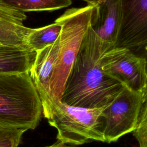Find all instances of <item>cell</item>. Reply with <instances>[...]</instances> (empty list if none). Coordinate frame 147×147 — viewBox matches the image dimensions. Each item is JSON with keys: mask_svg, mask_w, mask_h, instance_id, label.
I'll return each mask as SVG.
<instances>
[{"mask_svg": "<svg viewBox=\"0 0 147 147\" xmlns=\"http://www.w3.org/2000/svg\"><path fill=\"white\" fill-rule=\"evenodd\" d=\"M109 49L90 25L67 78L61 103L96 109H104L113 102L124 86L101 69L99 59Z\"/></svg>", "mask_w": 147, "mask_h": 147, "instance_id": "6da1fadb", "label": "cell"}, {"mask_svg": "<svg viewBox=\"0 0 147 147\" xmlns=\"http://www.w3.org/2000/svg\"><path fill=\"white\" fill-rule=\"evenodd\" d=\"M42 107L29 72L0 73V127L34 129Z\"/></svg>", "mask_w": 147, "mask_h": 147, "instance_id": "7a4b0ae2", "label": "cell"}, {"mask_svg": "<svg viewBox=\"0 0 147 147\" xmlns=\"http://www.w3.org/2000/svg\"><path fill=\"white\" fill-rule=\"evenodd\" d=\"M94 5L67 9L56 20L61 25L59 44L50 80V100L45 111L52 103L60 101L64 88L83 39L91 25Z\"/></svg>", "mask_w": 147, "mask_h": 147, "instance_id": "3957f363", "label": "cell"}, {"mask_svg": "<svg viewBox=\"0 0 147 147\" xmlns=\"http://www.w3.org/2000/svg\"><path fill=\"white\" fill-rule=\"evenodd\" d=\"M103 109L69 106L59 101L51 104L42 114L57 129L59 141L79 145L91 141L105 142Z\"/></svg>", "mask_w": 147, "mask_h": 147, "instance_id": "277c9868", "label": "cell"}, {"mask_svg": "<svg viewBox=\"0 0 147 147\" xmlns=\"http://www.w3.org/2000/svg\"><path fill=\"white\" fill-rule=\"evenodd\" d=\"M146 101L147 94L134 92L124 86L113 102L102 111L105 142H115L132 132L142 106Z\"/></svg>", "mask_w": 147, "mask_h": 147, "instance_id": "5b68a950", "label": "cell"}, {"mask_svg": "<svg viewBox=\"0 0 147 147\" xmlns=\"http://www.w3.org/2000/svg\"><path fill=\"white\" fill-rule=\"evenodd\" d=\"M146 58L137 56L130 49L113 47L99 59L102 71L130 90L147 94Z\"/></svg>", "mask_w": 147, "mask_h": 147, "instance_id": "8992f818", "label": "cell"}, {"mask_svg": "<svg viewBox=\"0 0 147 147\" xmlns=\"http://www.w3.org/2000/svg\"><path fill=\"white\" fill-rule=\"evenodd\" d=\"M121 20L114 47L126 48L146 58L147 0H121Z\"/></svg>", "mask_w": 147, "mask_h": 147, "instance_id": "52a82bcc", "label": "cell"}, {"mask_svg": "<svg viewBox=\"0 0 147 147\" xmlns=\"http://www.w3.org/2000/svg\"><path fill=\"white\" fill-rule=\"evenodd\" d=\"M121 20V0H102L94 5L91 27L109 49L116 43Z\"/></svg>", "mask_w": 147, "mask_h": 147, "instance_id": "ba28073f", "label": "cell"}, {"mask_svg": "<svg viewBox=\"0 0 147 147\" xmlns=\"http://www.w3.org/2000/svg\"><path fill=\"white\" fill-rule=\"evenodd\" d=\"M59 44V39L51 45L37 51L29 75L41 99L42 110L49 103L50 80Z\"/></svg>", "mask_w": 147, "mask_h": 147, "instance_id": "9c48e42d", "label": "cell"}, {"mask_svg": "<svg viewBox=\"0 0 147 147\" xmlns=\"http://www.w3.org/2000/svg\"><path fill=\"white\" fill-rule=\"evenodd\" d=\"M25 13L0 5V45L28 49V35L32 30L24 26Z\"/></svg>", "mask_w": 147, "mask_h": 147, "instance_id": "30bf717a", "label": "cell"}, {"mask_svg": "<svg viewBox=\"0 0 147 147\" xmlns=\"http://www.w3.org/2000/svg\"><path fill=\"white\" fill-rule=\"evenodd\" d=\"M36 53L26 49L0 47V73L29 72Z\"/></svg>", "mask_w": 147, "mask_h": 147, "instance_id": "8fae6325", "label": "cell"}, {"mask_svg": "<svg viewBox=\"0 0 147 147\" xmlns=\"http://www.w3.org/2000/svg\"><path fill=\"white\" fill-rule=\"evenodd\" d=\"M72 0H0V5L25 13L52 11L70 6Z\"/></svg>", "mask_w": 147, "mask_h": 147, "instance_id": "7c38bea8", "label": "cell"}, {"mask_svg": "<svg viewBox=\"0 0 147 147\" xmlns=\"http://www.w3.org/2000/svg\"><path fill=\"white\" fill-rule=\"evenodd\" d=\"M60 30L61 25L56 21L41 28L32 29L26 38L28 49L36 52L52 44L58 38Z\"/></svg>", "mask_w": 147, "mask_h": 147, "instance_id": "4fadbf2b", "label": "cell"}, {"mask_svg": "<svg viewBox=\"0 0 147 147\" xmlns=\"http://www.w3.org/2000/svg\"><path fill=\"white\" fill-rule=\"evenodd\" d=\"M26 131L23 129L0 127V147H18Z\"/></svg>", "mask_w": 147, "mask_h": 147, "instance_id": "5bb4252c", "label": "cell"}, {"mask_svg": "<svg viewBox=\"0 0 147 147\" xmlns=\"http://www.w3.org/2000/svg\"><path fill=\"white\" fill-rule=\"evenodd\" d=\"M132 132L140 147H147V101L142 106L137 123Z\"/></svg>", "mask_w": 147, "mask_h": 147, "instance_id": "9a60e30c", "label": "cell"}, {"mask_svg": "<svg viewBox=\"0 0 147 147\" xmlns=\"http://www.w3.org/2000/svg\"><path fill=\"white\" fill-rule=\"evenodd\" d=\"M45 147H75V145H66V144H65L64 142L59 141L58 142L55 143L52 145L45 146Z\"/></svg>", "mask_w": 147, "mask_h": 147, "instance_id": "2e32d148", "label": "cell"}, {"mask_svg": "<svg viewBox=\"0 0 147 147\" xmlns=\"http://www.w3.org/2000/svg\"><path fill=\"white\" fill-rule=\"evenodd\" d=\"M83 1H85L86 2L88 3V4H90V5H96V3H98L99 2H100L102 0H82Z\"/></svg>", "mask_w": 147, "mask_h": 147, "instance_id": "e0dca14e", "label": "cell"}, {"mask_svg": "<svg viewBox=\"0 0 147 147\" xmlns=\"http://www.w3.org/2000/svg\"><path fill=\"white\" fill-rule=\"evenodd\" d=\"M0 47H5V46H3V45H0Z\"/></svg>", "mask_w": 147, "mask_h": 147, "instance_id": "ac0fdd59", "label": "cell"}]
</instances>
